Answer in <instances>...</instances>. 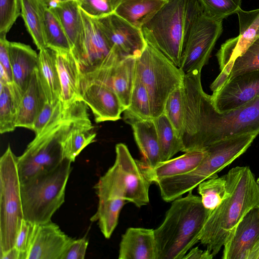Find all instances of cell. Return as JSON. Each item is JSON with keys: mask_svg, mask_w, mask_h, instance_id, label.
Segmentation results:
<instances>
[{"mask_svg": "<svg viewBox=\"0 0 259 259\" xmlns=\"http://www.w3.org/2000/svg\"><path fill=\"white\" fill-rule=\"evenodd\" d=\"M20 15V0H0V35H7Z\"/></svg>", "mask_w": 259, "mask_h": 259, "instance_id": "cell-40", "label": "cell"}, {"mask_svg": "<svg viewBox=\"0 0 259 259\" xmlns=\"http://www.w3.org/2000/svg\"><path fill=\"white\" fill-rule=\"evenodd\" d=\"M54 50L61 87L60 100L68 106L82 100L80 66L71 51Z\"/></svg>", "mask_w": 259, "mask_h": 259, "instance_id": "cell-19", "label": "cell"}, {"mask_svg": "<svg viewBox=\"0 0 259 259\" xmlns=\"http://www.w3.org/2000/svg\"><path fill=\"white\" fill-rule=\"evenodd\" d=\"M167 0H121L115 13L141 29Z\"/></svg>", "mask_w": 259, "mask_h": 259, "instance_id": "cell-28", "label": "cell"}, {"mask_svg": "<svg viewBox=\"0 0 259 259\" xmlns=\"http://www.w3.org/2000/svg\"><path fill=\"white\" fill-rule=\"evenodd\" d=\"M71 163L64 158L54 169L21 183L24 219L36 224L51 221L64 202Z\"/></svg>", "mask_w": 259, "mask_h": 259, "instance_id": "cell-7", "label": "cell"}, {"mask_svg": "<svg viewBox=\"0 0 259 259\" xmlns=\"http://www.w3.org/2000/svg\"><path fill=\"white\" fill-rule=\"evenodd\" d=\"M68 106H65L61 100L56 103H50L47 101L34 123L32 131L34 132L35 135L40 134Z\"/></svg>", "mask_w": 259, "mask_h": 259, "instance_id": "cell-41", "label": "cell"}, {"mask_svg": "<svg viewBox=\"0 0 259 259\" xmlns=\"http://www.w3.org/2000/svg\"><path fill=\"white\" fill-rule=\"evenodd\" d=\"M83 23V35L81 47L74 55L81 70L99 65L108 56L112 47L102 31L96 18L80 9Z\"/></svg>", "mask_w": 259, "mask_h": 259, "instance_id": "cell-16", "label": "cell"}, {"mask_svg": "<svg viewBox=\"0 0 259 259\" xmlns=\"http://www.w3.org/2000/svg\"><path fill=\"white\" fill-rule=\"evenodd\" d=\"M115 153L114 164L95 186L99 200L120 198L139 208L147 205L152 183L147 176L141 160L134 159L123 143L116 144Z\"/></svg>", "mask_w": 259, "mask_h": 259, "instance_id": "cell-6", "label": "cell"}, {"mask_svg": "<svg viewBox=\"0 0 259 259\" xmlns=\"http://www.w3.org/2000/svg\"><path fill=\"white\" fill-rule=\"evenodd\" d=\"M223 31V20L202 12L193 22L183 49L180 68L185 74L201 72Z\"/></svg>", "mask_w": 259, "mask_h": 259, "instance_id": "cell-11", "label": "cell"}, {"mask_svg": "<svg viewBox=\"0 0 259 259\" xmlns=\"http://www.w3.org/2000/svg\"><path fill=\"white\" fill-rule=\"evenodd\" d=\"M23 219L17 157L9 146L0 158V256L15 246Z\"/></svg>", "mask_w": 259, "mask_h": 259, "instance_id": "cell-9", "label": "cell"}, {"mask_svg": "<svg viewBox=\"0 0 259 259\" xmlns=\"http://www.w3.org/2000/svg\"><path fill=\"white\" fill-rule=\"evenodd\" d=\"M163 113L167 117L181 138L183 132L185 114L184 83L169 95L165 104Z\"/></svg>", "mask_w": 259, "mask_h": 259, "instance_id": "cell-36", "label": "cell"}, {"mask_svg": "<svg viewBox=\"0 0 259 259\" xmlns=\"http://www.w3.org/2000/svg\"><path fill=\"white\" fill-rule=\"evenodd\" d=\"M257 69H259V36L245 53L235 60L228 80L239 74Z\"/></svg>", "mask_w": 259, "mask_h": 259, "instance_id": "cell-38", "label": "cell"}, {"mask_svg": "<svg viewBox=\"0 0 259 259\" xmlns=\"http://www.w3.org/2000/svg\"><path fill=\"white\" fill-rule=\"evenodd\" d=\"M110 45L116 47L124 57H139L147 42L141 29L113 13L96 18Z\"/></svg>", "mask_w": 259, "mask_h": 259, "instance_id": "cell-14", "label": "cell"}, {"mask_svg": "<svg viewBox=\"0 0 259 259\" xmlns=\"http://www.w3.org/2000/svg\"><path fill=\"white\" fill-rule=\"evenodd\" d=\"M157 130L161 162L168 160L184 147L181 137L164 113L153 118Z\"/></svg>", "mask_w": 259, "mask_h": 259, "instance_id": "cell-30", "label": "cell"}, {"mask_svg": "<svg viewBox=\"0 0 259 259\" xmlns=\"http://www.w3.org/2000/svg\"><path fill=\"white\" fill-rule=\"evenodd\" d=\"M93 127L89 119L76 124L70 131L63 145L64 158L74 162L82 150L94 141L96 134L93 132Z\"/></svg>", "mask_w": 259, "mask_h": 259, "instance_id": "cell-31", "label": "cell"}, {"mask_svg": "<svg viewBox=\"0 0 259 259\" xmlns=\"http://www.w3.org/2000/svg\"><path fill=\"white\" fill-rule=\"evenodd\" d=\"M185 74L161 52L147 42L137 57L135 79L141 81L147 90L153 118L164 112L169 95L183 84Z\"/></svg>", "mask_w": 259, "mask_h": 259, "instance_id": "cell-8", "label": "cell"}, {"mask_svg": "<svg viewBox=\"0 0 259 259\" xmlns=\"http://www.w3.org/2000/svg\"><path fill=\"white\" fill-rule=\"evenodd\" d=\"M225 175L229 195L210 212L200 238L213 256L244 215L259 204V190L249 166L233 167Z\"/></svg>", "mask_w": 259, "mask_h": 259, "instance_id": "cell-2", "label": "cell"}, {"mask_svg": "<svg viewBox=\"0 0 259 259\" xmlns=\"http://www.w3.org/2000/svg\"><path fill=\"white\" fill-rule=\"evenodd\" d=\"M247 259H259V241L250 250Z\"/></svg>", "mask_w": 259, "mask_h": 259, "instance_id": "cell-47", "label": "cell"}, {"mask_svg": "<svg viewBox=\"0 0 259 259\" xmlns=\"http://www.w3.org/2000/svg\"><path fill=\"white\" fill-rule=\"evenodd\" d=\"M203 12L218 20L236 13L241 9L242 0H198Z\"/></svg>", "mask_w": 259, "mask_h": 259, "instance_id": "cell-37", "label": "cell"}, {"mask_svg": "<svg viewBox=\"0 0 259 259\" xmlns=\"http://www.w3.org/2000/svg\"><path fill=\"white\" fill-rule=\"evenodd\" d=\"M38 74L40 84L50 103L60 100L61 87L56 63L55 51L46 47L38 54Z\"/></svg>", "mask_w": 259, "mask_h": 259, "instance_id": "cell-26", "label": "cell"}, {"mask_svg": "<svg viewBox=\"0 0 259 259\" xmlns=\"http://www.w3.org/2000/svg\"><path fill=\"white\" fill-rule=\"evenodd\" d=\"M236 14L239 34L227 40L216 54L221 72L210 85L213 90L220 89L227 81L235 60L259 36V9L248 11L240 9Z\"/></svg>", "mask_w": 259, "mask_h": 259, "instance_id": "cell-12", "label": "cell"}, {"mask_svg": "<svg viewBox=\"0 0 259 259\" xmlns=\"http://www.w3.org/2000/svg\"><path fill=\"white\" fill-rule=\"evenodd\" d=\"M256 183H257V186H258V190H259V178H258L257 180H256Z\"/></svg>", "mask_w": 259, "mask_h": 259, "instance_id": "cell-49", "label": "cell"}, {"mask_svg": "<svg viewBox=\"0 0 259 259\" xmlns=\"http://www.w3.org/2000/svg\"><path fill=\"white\" fill-rule=\"evenodd\" d=\"M44 4L49 8H53L60 3L69 1H77L79 3L81 0H41Z\"/></svg>", "mask_w": 259, "mask_h": 259, "instance_id": "cell-48", "label": "cell"}, {"mask_svg": "<svg viewBox=\"0 0 259 259\" xmlns=\"http://www.w3.org/2000/svg\"><path fill=\"white\" fill-rule=\"evenodd\" d=\"M73 239L52 221L35 224L27 259H60Z\"/></svg>", "mask_w": 259, "mask_h": 259, "instance_id": "cell-15", "label": "cell"}, {"mask_svg": "<svg viewBox=\"0 0 259 259\" xmlns=\"http://www.w3.org/2000/svg\"><path fill=\"white\" fill-rule=\"evenodd\" d=\"M50 8L59 19L69 40L72 52L76 55L81 47L84 30L79 2L61 3Z\"/></svg>", "mask_w": 259, "mask_h": 259, "instance_id": "cell-25", "label": "cell"}, {"mask_svg": "<svg viewBox=\"0 0 259 259\" xmlns=\"http://www.w3.org/2000/svg\"><path fill=\"white\" fill-rule=\"evenodd\" d=\"M211 210L192 191L172 201L164 220L154 235L157 259H183L200 241L201 232Z\"/></svg>", "mask_w": 259, "mask_h": 259, "instance_id": "cell-4", "label": "cell"}, {"mask_svg": "<svg viewBox=\"0 0 259 259\" xmlns=\"http://www.w3.org/2000/svg\"><path fill=\"white\" fill-rule=\"evenodd\" d=\"M136 59L134 56L124 57L113 46L99 65L81 70V83H97L109 88L118 96L125 110L130 104Z\"/></svg>", "mask_w": 259, "mask_h": 259, "instance_id": "cell-10", "label": "cell"}, {"mask_svg": "<svg viewBox=\"0 0 259 259\" xmlns=\"http://www.w3.org/2000/svg\"><path fill=\"white\" fill-rule=\"evenodd\" d=\"M184 86L185 114L181 137L184 152L204 149L234 136L259 135V95L238 108L219 112L202 89L201 72L185 74Z\"/></svg>", "mask_w": 259, "mask_h": 259, "instance_id": "cell-1", "label": "cell"}, {"mask_svg": "<svg viewBox=\"0 0 259 259\" xmlns=\"http://www.w3.org/2000/svg\"><path fill=\"white\" fill-rule=\"evenodd\" d=\"M47 101L36 68L21 97L18 107L16 126L33 130L35 120Z\"/></svg>", "mask_w": 259, "mask_h": 259, "instance_id": "cell-24", "label": "cell"}, {"mask_svg": "<svg viewBox=\"0 0 259 259\" xmlns=\"http://www.w3.org/2000/svg\"><path fill=\"white\" fill-rule=\"evenodd\" d=\"M88 107L83 100L73 103L35 135L24 153L17 157L21 183L54 169L62 162L67 136L76 124L90 119Z\"/></svg>", "mask_w": 259, "mask_h": 259, "instance_id": "cell-3", "label": "cell"}, {"mask_svg": "<svg viewBox=\"0 0 259 259\" xmlns=\"http://www.w3.org/2000/svg\"><path fill=\"white\" fill-rule=\"evenodd\" d=\"M35 224L23 219L16 237L15 247L20 253L21 259H27V252Z\"/></svg>", "mask_w": 259, "mask_h": 259, "instance_id": "cell-42", "label": "cell"}, {"mask_svg": "<svg viewBox=\"0 0 259 259\" xmlns=\"http://www.w3.org/2000/svg\"><path fill=\"white\" fill-rule=\"evenodd\" d=\"M259 95V69L235 76L213 92L210 99L219 112L234 110Z\"/></svg>", "mask_w": 259, "mask_h": 259, "instance_id": "cell-13", "label": "cell"}, {"mask_svg": "<svg viewBox=\"0 0 259 259\" xmlns=\"http://www.w3.org/2000/svg\"><path fill=\"white\" fill-rule=\"evenodd\" d=\"M21 15L26 28L39 50L47 47L44 11L46 5L41 0H20Z\"/></svg>", "mask_w": 259, "mask_h": 259, "instance_id": "cell-27", "label": "cell"}, {"mask_svg": "<svg viewBox=\"0 0 259 259\" xmlns=\"http://www.w3.org/2000/svg\"><path fill=\"white\" fill-rule=\"evenodd\" d=\"M202 12L198 0H167L141 30L147 42L180 68L190 29Z\"/></svg>", "mask_w": 259, "mask_h": 259, "instance_id": "cell-5", "label": "cell"}, {"mask_svg": "<svg viewBox=\"0 0 259 259\" xmlns=\"http://www.w3.org/2000/svg\"><path fill=\"white\" fill-rule=\"evenodd\" d=\"M198 192L201 196L203 206L212 211L229 195L226 175L202 182L198 185Z\"/></svg>", "mask_w": 259, "mask_h": 259, "instance_id": "cell-33", "label": "cell"}, {"mask_svg": "<svg viewBox=\"0 0 259 259\" xmlns=\"http://www.w3.org/2000/svg\"><path fill=\"white\" fill-rule=\"evenodd\" d=\"M10 42L7 40L6 35H0V66L6 71L13 82L9 54Z\"/></svg>", "mask_w": 259, "mask_h": 259, "instance_id": "cell-44", "label": "cell"}, {"mask_svg": "<svg viewBox=\"0 0 259 259\" xmlns=\"http://www.w3.org/2000/svg\"><path fill=\"white\" fill-rule=\"evenodd\" d=\"M206 154L204 149L189 151L180 156L160 162L153 168L147 167L141 161L149 179L156 183L163 179L190 172L201 162Z\"/></svg>", "mask_w": 259, "mask_h": 259, "instance_id": "cell-23", "label": "cell"}, {"mask_svg": "<svg viewBox=\"0 0 259 259\" xmlns=\"http://www.w3.org/2000/svg\"><path fill=\"white\" fill-rule=\"evenodd\" d=\"M45 30L47 47L53 50L71 51L66 33L53 10L45 7Z\"/></svg>", "mask_w": 259, "mask_h": 259, "instance_id": "cell-34", "label": "cell"}, {"mask_svg": "<svg viewBox=\"0 0 259 259\" xmlns=\"http://www.w3.org/2000/svg\"><path fill=\"white\" fill-rule=\"evenodd\" d=\"M9 54L13 83L22 96L37 68L38 55L30 46L18 42H10Z\"/></svg>", "mask_w": 259, "mask_h": 259, "instance_id": "cell-22", "label": "cell"}, {"mask_svg": "<svg viewBox=\"0 0 259 259\" xmlns=\"http://www.w3.org/2000/svg\"><path fill=\"white\" fill-rule=\"evenodd\" d=\"M212 254L207 249L202 250L198 247L192 248L183 259H212Z\"/></svg>", "mask_w": 259, "mask_h": 259, "instance_id": "cell-45", "label": "cell"}, {"mask_svg": "<svg viewBox=\"0 0 259 259\" xmlns=\"http://www.w3.org/2000/svg\"><path fill=\"white\" fill-rule=\"evenodd\" d=\"M124 117L141 119H151V107L149 96L144 85L135 79L130 106L124 111Z\"/></svg>", "mask_w": 259, "mask_h": 259, "instance_id": "cell-35", "label": "cell"}, {"mask_svg": "<svg viewBox=\"0 0 259 259\" xmlns=\"http://www.w3.org/2000/svg\"><path fill=\"white\" fill-rule=\"evenodd\" d=\"M121 0H81L79 8L90 16L102 18L115 12Z\"/></svg>", "mask_w": 259, "mask_h": 259, "instance_id": "cell-39", "label": "cell"}, {"mask_svg": "<svg viewBox=\"0 0 259 259\" xmlns=\"http://www.w3.org/2000/svg\"><path fill=\"white\" fill-rule=\"evenodd\" d=\"M127 201L120 198H109L99 200L96 213L91 221H98L99 227L104 236L109 239L116 228L119 214Z\"/></svg>", "mask_w": 259, "mask_h": 259, "instance_id": "cell-32", "label": "cell"}, {"mask_svg": "<svg viewBox=\"0 0 259 259\" xmlns=\"http://www.w3.org/2000/svg\"><path fill=\"white\" fill-rule=\"evenodd\" d=\"M131 125L137 145L142 155L141 161L148 167L153 168L161 162L160 149L157 130L153 119H141L124 117Z\"/></svg>", "mask_w": 259, "mask_h": 259, "instance_id": "cell-20", "label": "cell"}, {"mask_svg": "<svg viewBox=\"0 0 259 259\" xmlns=\"http://www.w3.org/2000/svg\"><path fill=\"white\" fill-rule=\"evenodd\" d=\"M259 241V204L252 207L236 226L224 245L223 259H247Z\"/></svg>", "mask_w": 259, "mask_h": 259, "instance_id": "cell-17", "label": "cell"}, {"mask_svg": "<svg viewBox=\"0 0 259 259\" xmlns=\"http://www.w3.org/2000/svg\"><path fill=\"white\" fill-rule=\"evenodd\" d=\"M22 95L13 83L0 81V133L13 131L16 126Z\"/></svg>", "mask_w": 259, "mask_h": 259, "instance_id": "cell-29", "label": "cell"}, {"mask_svg": "<svg viewBox=\"0 0 259 259\" xmlns=\"http://www.w3.org/2000/svg\"><path fill=\"white\" fill-rule=\"evenodd\" d=\"M0 259H21V257L20 252L14 246L0 256Z\"/></svg>", "mask_w": 259, "mask_h": 259, "instance_id": "cell-46", "label": "cell"}, {"mask_svg": "<svg viewBox=\"0 0 259 259\" xmlns=\"http://www.w3.org/2000/svg\"><path fill=\"white\" fill-rule=\"evenodd\" d=\"M81 97L91 109L97 123L118 120L125 110L116 94L99 83H81Z\"/></svg>", "mask_w": 259, "mask_h": 259, "instance_id": "cell-18", "label": "cell"}, {"mask_svg": "<svg viewBox=\"0 0 259 259\" xmlns=\"http://www.w3.org/2000/svg\"><path fill=\"white\" fill-rule=\"evenodd\" d=\"M89 242L83 237L73 239L61 255L60 259H83L85 257Z\"/></svg>", "mask_w": 259, "mask_h": 259, "instance_id": "cell-43", "label": "cell"}, {"mask_svg": "<svg viewBox=\"0 0 259 259\" xmlns=\"http://www.w3.org/2000/svg\"><path fill=\"white\" fill-rule=\"evenodd\" d=\"M154 230L128 228L122 235L119 259H157Z\"/></svg>", "mask_w": 259, "mask_h": 259, "instance_id": "cell-21", "label": "cell"}]
</instances>
